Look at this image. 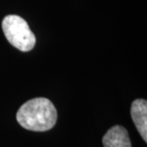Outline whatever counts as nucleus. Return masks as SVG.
Here are the masks:
<instances>
[{"instance_id": "obj_2", "label": "nucleus", "mask_w": 147, "mask_h": 147, "mask_svg": "<svg viewBox=\"0 0 147 147\" xmlns=\"http://www.w3.org/2000/svg\"><path fill=\"white\" fill-rule=\"evenodd\" d=\"M2 30L7 40L21 52H29L36 45V36L21 16L11 14L2 21Z\"/></svg>"}, {"instance_id": "obj_1", "label": "nucleus", "mask_w": 147, "mask_h": 147, "mask_svg": "<svg viewBox=\"0 0 147 147\" xmlns=\"http://www.w3.org/2000/svg\"><path fill=\"white\" fill-rule=\"evenodd\" d=\"M57 112L51 100L45 98L30 99L21 105L16 113L20 126L30 131H49L57 123Z\"/></svg>"}, {"instance_id": "obj_3", "label": "nucleus", "mask_w": 147, "mask_h": 147, "mask_svg": "<svg viewBox=\"0 0 147 147\" xmlns=\"http://www.w3.org/2000/svg\"><path fill=\"white\" fill-rule=\"evenodd\" d=\"M131 117L143 140L147 142V101L136 99L131 105Z\"/></svg>"}, {"instance_id": "obj_4", "label": "nucleus", "mask_w": 147, "mask_h": 147, "mask_svg": "<svg viewBox=\"0 0 147 147\" xmlns=\"http://www.w3.org/2000/svg\"><path fill=\"white\" fill-rule=\"evenodd\" d=\"M103 147H131L127 130L120 125H115L106 132L102 139Z\"/></svg>"}]
</instances>
